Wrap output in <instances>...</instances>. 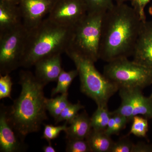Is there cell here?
<instances>
[{
    "mask_svg": "<svg viewBox=\"0 0 152 152\" xmlns=\"http://www.w3.org/2000/svg\"><path fill=\"white\" fill-rule=\"evenodd\" d=\"M132 6L114 4L104 14L99 59L107 63L132 56L142 22Z\"/></svg>",
    "mask_w": 152,
    "mask_h": 152,
    "instance_id": "6da1fadb",
    "label": "cell"
},
{
    "mask_svg": "<svg viewBox=\"0 0 152 152\" xmlns=\"http://www.w3.org/2000/svg\"><path fill=\"white\" fill-rule=\"evenodd\" d=\"M21 91L18 97L10 107H7V115L11 124L21 138L40 130L44 121L48 119L43 83L29 71L19 74Z\"/></svg>",
    "mask_w": 152,
    "mask_h": 152,
    "instance_id": "7a4b0ae2",
    "label": "cell"
},
{
    "mask_svg": "<svg viewBox=\"0 0 152 152\" xmlns=\"http://www.w3.org/2000/svg\"><path fill=\"white\" fill-rule=\"evenodd\" d=\"M71 31L72 28L60 26L48 18L28 30L21 67L30 68L43 58L66 53Z\"/></svg>",
    "mask_w": 152,
    "mask_h": 152,
    "instance_id": "3957f363",
    "label": "cell"
},
{
    "mask_svg": "<svg viewBox=\"0 0 152 152\" xmlns=\"http://www.w3.org/2000/svg\"><path fill=\"white\" fill-rule=\"evenodd\" d=\"M66 53L78 71L82 92L94 101L97 107H107L110 99L119 91L118 87L100 73L91 60L74 52Z\"/></svg>",
    "mask_w": 152,
    "mask_h": 152,
    "instance_id": "277c9868",
    "label": "cell"
},
{
    "mask_svg": "<svg viewBox=\"0 0 152 152\" xmlns=\"http://www.w3.org/2000/svg\"><path fill=\"white\" fill-rule=\"evenodd\" d=\"M104 14L88 13L83 20L72 28L66 52H74L94 63L100 59L102 22Z\"/></svg>",
    "mask_w": 152,
    "mask_h": 152,
    "instance_id": "5b68a950",
    "label": "cell"
},
{
    "mask_svg": "<svg viewBox=\"0 0 152 152\" xmlns=\"http://www.w3.org/2000/svg\"><path fill=\"white\" fill-rule=\"evenodd\" d=\"M103 74L120 88L142 90L152 84V72L140 64L122 57L107 63Z\"/></svg>",
    "mask_w": 152,
    "mask_h": 152,
    "instance_id": "8992f818",
    "label": "cell"
},
{
    "mask_svg": "<svg viewBox=\"0 0 152 152\" xmlns=\"http://www.w3.org/2000/svg\"><path fill=\"white\" fill-rule=\"evenodd\" d=\"M28 30L23 24L0 33V75L21 67Z\"/></svg>",
    "mask_w": 152,
    "mask_h": 152,
    "instance_id": "52a82bcc",
    "label": "cell"
},
{
    "mask_svg": "<svg viewBox=\"0 0 152 152\" xmlns=\"http://www.w3.org/2000/svg\"><path fill=\"white\" fill-rule=\"evenodd\" d=\"M87 14L83 0H56L48 18L60 26L72 28Z\"/></svg>",
    "mask_w": 152,
    "mask_h": 152,
    "instance_id": "ba28073f",
    "label": "cell"
},
{
    "mask_svg": "<svg viewBox=\"0 0 152 152\" xmlns=\"http://www.w3.org/2000/svg\"><path fill=\"white\" fill-rule=\"evenodd\" d=\"M56 0H20L23 23L28 30L38 26L49 14Z\"/></svg>",
    "mask_w": 152,
    "mask_h": 152,
    "instance_id": "9c48e42d",
    "label": "cell"
},
{
    "mask_svg": "<svg viewBox=\"0 0 152 152\" xmlns=\"http://www.w3.org/2000/svg\"><path fill=\"white\" fill-rule=\"evenodd\" d=\"M25 140L21 138L11 124L7 115V107L0 109V151L21 152L27 149Z\"/></svg>",
    "mask_w": 152,
    "mask_h": 152,
    "instance_id": "30bf717a",
    "label": "cell"
},
{
    "mask_svg": "<svg viewBox=\"0 0 152 152\" xmlns=\"http://www.w3.org/2000/svg\"><path fill=\"white\" fill-rule=\"evenodd\" d=\"M132 56L134 61L152 72V21L142 22Z\"/></svg>",
    "mask_w": 152,
    "mask_h": 152,
    "instance_id": "8fae6325",
    "label": "cell"
},
{
    "mask_svg": "<svg viewBox=\"0 0 152 152\" xmlns=\"http://www.w3.org/2000/svg\"><path fill=\"white\" fill-rule=\"evenodd\" d=\"M61 54H58L43 58L35 64L36 77L44 84L57 81L63 69Z\"/></svg>",
    "mask_w": 152,
    "mask_h": 152,
    "instance_id": "7c38bea8",
    "label": "cell"
},
{
    "mask_svg": "<svg viewBox=\"0 0 152 152\" xmlns=\"http://www.w3.org/2000/svg\"><path fill=\"white\" fill-rule=\"evenodd\" d=\"M18 4L8 0H0V33L23 24Z\"/></svg>",
    "mask_w": 152,
    "mask_h": 152,
    "instance_id": "4fadbf2b",
    "label": "cell"
},
{
    "mask_svg": "<svg viewBox=\"0 0 152 152\" xmlns=\"http://www.w3.org/2000/svg\"><path fill=\"white\" fill-rule=\"evenodd\" d=\"M124 89L133 107V116L141 115L148 119H152V97L143 95L139 88Z\"/></svg>",
    "mask_w": 152,
    "mask_h": 152,
    "instance_id": "5bb4252c",
    "label": "cell"
},
{
    "mask_svg": "<svg viewBox=\"0 0 152 152\" xmlns=\"http://www.w3.org/2000/svg\"><path fill=\"white\" fill-rule=\"evenodd\" d=\"M69 124L65 132L67 139H86L92 129L91 118L85 111L78 114Z\"/></svg>",
    "mask_w": 152,
    "mask_h": 152,
    "instance_id": "9a60e30c",
    "label": "cell"
},
{
    "mask_svg": "<svg viewBox=\"0 0 152 152\" xmlns=\"http://www.w3.org/2000/svg\"><path fill=\"white\" fill-rule=\"evenodd\" d=\"M86 140L91 152H110L114 142L105 131L92 129Z\"/></svg>",
    "mask_w": 152,
    "mask_h": 152,
    "instance_id": "2e32d148",
    "label": "cell"
},
{
    "mask_svg": "<svg viewBox=\"0 0 152 152\" xmlns=\"http://www.w3.org/2000/svg\"><path fill=\"white\" fill-rule=\"evenodd\" d=\"M78 75V72L77 69L69 72H66L63 69L57 80L56 86L52 90V96L58 94L68 93V90L71 84Z\"/></svg>",
    "mask_w": 152,
    "mask_h": 152,
    "instance_id": "e0dca14e",
    "label": "cell"
},
{
    "mask_svg": "<svg viewBox=\"0 0 152 152\" xmlns=\"http://www.w3.org/2000/svg\"><path fill=\"white\" fill-rule=\"evenodd\" d=\"M68 93L61 94L55 98L47 99L46 101V107L47 111L56 119L66 107L69 103L68 99Z\"/></svg>",
    "mask_w": 152,
    "mask_h": 152,
    "instance_id": "ac0fdd59",
    "label": "cell"
},
{
    "mask_svg": "<svg viewBox=\"0 0 152 152\" xmlns=\"http://www.w3.org/2000/svg\"><path fill=\"white\" fill-rule=\"evenodd\" d=\"M111 116L107 107H97L91 118L92 128L96 130H105Z\"/></svg>",
    "mask_w": 152,
    "mask_h": 152,
    "instance_id": "d6986e66",
    "label": "cell"
},
{
    "mask_svg": "<svg viewBox=\"0 0 152 152\" xmlns=\"http://www.w3.org/2000/svg\"><path fill=\"white\" fill-rule=\"evenodd\" d=\"M119 95L121 99V104L119 107L112 114H116L126 118L129 122L132 121L133 117V107L130 99L124 89L120 88Z\"/></svg>",
    "mask_w": 152,
    "mask_h": 152,
    "instance_id": "ffe728a7",
    "label": "cell"
},
{
    "mask_svg": "<svg viewBox=\"0 0 152 152\" xmlns=\"http://www.w3.org/2000/svg\"><path fill=\"white\" fill-rule=\"evenodd\" d=\"M84 108V106L82 105L80 102L75 104L69 103L56 119L55 120V123L57 124L58 123L65 121L68 124L79 114V112Z\"/></svg>",
    "mask_w": 152,
    "mask_h": 152,
    "instance_id": "44dd1931",
    "label": "cell"
},
{
    "mask_svg": "<svg viewBox=\"0 0 152 152\" xmlns=\"http://www.w3.org/2000/svg\"><path fill=\"white\" fill-rule=\"evenodd\" d=\"M88 13H105L115 4L113 0H83Z\"/></svg>",
    "mask_w": 152,
    "mask_h": 152,
    "instance_id": "7402d4cb",
    "label": "cell"
},
{
    "mask_svg": "<svg viewBox=\"0 0 152 152\" xmlns=\"http://www.w3.org/2000/svg\"><path fill=\"white\" fill-rule=\"evenodd\" d=\"M132 124L129 134L140 137H145L148 131V119L145 117L136 115L132 120Z\"/></svg>",
    "mask_w": 152,
    "mask_h": 152,
    "instance_id": "603a6c76",
    "label": "cell"
},
{
    "mask_svg": "<svg viewBox=\"0 0 152 152\" xmlns=\"http://www.w3.org/2000/svg\"><path fill=\"white\" fill-rule=\"evenodd\" d=\"M66 151L91 152L86 139H67Z\"/></svg>",
    "mask_w": 152,
    "mask_h": 152,
    "instance_id": "cb8c5ba5",
    "label": "cell"
},
{
    "mask_svg": "<svg viewBox=\"0 0 152 152\" xmlns=\"http://www.w3.org/2000/svg\"><path fill=\"white\" fill-rule=\"evenodd\" d=\"M67 124L68 123L66 122L62 126L45 125L42 138L46 140L49 143H51V141L57 138L62 132H65L67 127Z\"/></svg>",
    "mask_w": 152,
    "mask_h": 152,
    "instance_id": "d4e9b609",
    "label": "cell"
},
{
    "mask_svg": "<svg viewBox=\"0 0 152 152\" xmlns=\"http://www.w3.org/2000/svg\"><path fill=\"white\" fill-rule=\"evenodd\" d=\"M12 85L10 74L0 75V99L7 98L12 99L11 94Z\"/></svg>",
    "mask_w": 152,
    "mask_h": 152,
    "instance_id": "484cf974",
    "label": "cell"
},
{
    "mask_svg": "<svg viewBox=\"0 0 152 152\" xmlns=\"http://www.w3.org/2000/svg\"><path fill=\"white\" fill-rule=\"evenodd\" d=\"M134 144L127 137L114 142L110 152H132Z\"/></svg>",
    "mask_w": 152,
    "mask_h": 152,
    "instance_id": "4316f807",
    "label": "cell"
},
{
    "mask_svg": "<svg viewBox=\"0 0 152 152\" xmlns=\"http://www.w3.org/2000/svg\"><path fill=\"white\" fill-rule=\"evenodd\" d=\"M151 0H131L132 7L136 11L142 21L146 20L145 9Z\"/></svg>",
    "mask_w": 152,
    "mask_h": 152,
    "instance_id": "83f0119b",
    "label": "cell"
},
{
    "mask_svg": "<svg viewBox=\"0 0 152 152\" xmlns=\"http://www.w3.org/2000/svg\"><path fill=\"white\" fill-rule=\"evenodd\" d=\"M111 115L114 117L115 121V126L113 134H117L122 130L124 129L126 125L128 122H129V121L126 118L121 115L112 113Z\"/></svg>",
    "mask_w": 152,
    "mask_h": 152,
    "instance_id": "f1b7e54d",
    "label": "cell"
},
{
    "mask_svg": "<svg viewBox=\"0 0 152 152\" xmlns=\"http://www.w3.org/2000/svg\"><path fill=\"white\" fill-rule=\"evenodd\" d=\"M132 152H152V145L139 142L134 144Z\"/></svg>",
    "mask_w": 152,
    "mask_h": 152,
    "instance_id": "f546056e",
    "label": "cell"
},
{
    "mask_svg": "<svg viewBox=\"0 0 152 152\" xmlns=\"http://www.w3.org/2000/svg\"><path fill=\"white\" fill-rule=\"evenodd\" d=\"M115 126V121L114 117L111 116L108 123L107 126L106 128L105 132L108 135L111 136L113 135V132Z\"/></svg>",
    "mask_w": 152,
    "mask_h": 152,
    "instance_id": "4dcf8cb0",
    "label": "cell"
},
{
    "mask_svg": "<svg viewBox=\"0 0 152 152\" xmlns=\"http://www.w3.org/2000/svg\"><path fill=\"white\" fill-rule=\"evenodd\" d=\"M42 151L44 152H56V151L54 147L51 144L49 143V145L44 146L42 148Z\"/></svg>",
    "mask_w": 152,
    "mask_h": 152,
    "instance_id": "1f68e13d",
    "label": "cell"
},
{
    "mask_svg": "<svg viewBox=\"0 0 152 152\" xmlns=\"http://www.w3.org/2000/svg\"><path fill=\"white\" fill-rule=\"evenodd\" d=\"M115 1L116 2V4H121L126 3L129 1H131V0H115Z\"/></svg>",
    "mask_w": 152,
    "mask_h": 152,
    "instance_id": "d6a6232c",
    "label": "cell"
},
{
    "mask_svg": "<svg viewBox=\"0 0 152 152\" xmlns=\"http://www.w3.org/2000/svg\"><path fill=\"white\" fill-rule=\"evenodd\" d=\"M8 1L15 3V4H18L19 1H20V0H8Z\"/></svg>",
    "mask_w": 152,
    "mask_h": 152,
    "instance_id": "836d02e7",
    "label": "cell"
},
{
    "mask_svg": "<svg viewBox=\"0 0 152 152\" xmlns=\"http://www.w3.org/2000/svg\"><path fill=\"white\" fill-rule=\"evenodd\" d=\"M149 13L150 14H151V15H152V5L151 6V7H150L149 10Z\"/></svg>",
    "mask_w": 152,
    "mask_h": 152,
    "instance_id": "e575fe53",
    "label": "cell"
},
{
    "mask_svg": "<svg viewBox=\"0 0 152 152\" xmlns=\"http://www.w3.org/2000/svg\"><path fill=\"white\" fill-rule=\"evenodd\" d=\"M151 96L152 97V92L151 95Z\"/></svg>",
    "mask_w": 152,
    "mask_h": 152,
    "instance_id": "d590c367",
    "label": "cell"
}]
</instances>
